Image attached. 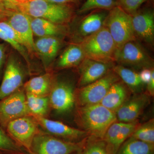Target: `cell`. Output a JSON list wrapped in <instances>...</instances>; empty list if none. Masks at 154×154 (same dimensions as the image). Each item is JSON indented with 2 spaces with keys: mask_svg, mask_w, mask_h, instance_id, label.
I'll use <instances>...</instances> for the list:
<instances>
[{
  "mask_svg": "<svg viewBox=\"0 0 154 154\" xmlns=\"http://www.w3.org/2000/svg\"><path fill=\"white\" fill-rule=\"evenodd\" d=\"M0 149L15 154H25L28 152L9 137L1 128Z\"/></svg>",
  "mask_w": 154,
  "mask_h": 154,
  "instance_id": "29",
  "label": "cell"
},
{
  "mask_svg": "<svg viewBox=\"0 0 154 154\" xmlns=\"http://www.w3.org/2000/svg\"><path fill=\"white\" fill-rule=\"evenodd\" d=\"M26 96L27 105L31 115L45 117L49 108V97L35 96L28 93H26Z\"/></svg>",
  "mask_w": 154,
  "mask_h": 154,
  "instance_id": "26",
  "label": "cell"
},
{
  "mask_svg": "<svg viewBox=\"0 0 154 154\" xmlns=\"http://www.w3.org/2000/svg\"><path fill=\"white\" fill-rule=\"evenodd\" d=\"M152 69H143L139 73L141 80L145 85H146L150 80Z\"/></svg>",
  "mask_w": 154,
  "mask_h": 154,
  "instance_id": "35",
  "label": "cell"
},
{
  "mask_svg": "<svg viewBox=\"0 0 154 154\" xmlns=\"http://www.w3.org/2000/svg\"><path fill=\"white\" fill-rule=\"evenodd\" d=\"M140 124L138 120L128 123L116 121L111 125L102 139L108 154H116L122 144L132 135Z\"/></svg>",
  "mask_w": 154,
  "mask_h": 154,
  "instance_id": "12",
  "label": "cell"
},
{
  "mask_svg": "<svg viewBox=\"0 0 154 154\" xmlns=\"http://www.w3.org/2000/svg\"><path fill=\"white\" fill-rule=\"evenodd\" d=\"M0 38L9 43L12 47L14 48V49L17 50L19 53L21 54V55H22L23 57H25V59L27 60L28 58H27L26 48L23 45L17 43L16 42L12 41V40L10 39L6 35L5 33H4L1 29H0Z\"/></svg>",
  "mask_w": 154,
  "mask_h": 154,
  "instance_id": "33",
  "label": "cell"
},
{
  "mask_svg": "<svg viewBox=\"0 0 154 154\" xmlns=\"http://www.w3.org/2000/svg\"><path fill=\"white\" fill-rule=\"evenodd\" d=\"M75 120L88 136L102 140L107 130L117 121L116 113L100 104L77 107Z\"/></svg>",
  "mask_w": 154,
  "mask_h": 154,
  "instance_id": "1",
  "label": "cell"
},
{
  "mask_svg": "<svg viewBox=\"0 0 154 154\" xmlns=\"http://www.w3.org/2000/svg\"><path fill=\"white\" fill-rule=\"evenodd\" d=\"M75 91L72 85L66 81L53 83L49 94L50 105L60 114L68 113L75 104Z\"/></svg>",
  "mask_w": 154,
  "mask_h": 154,
  "instance_id": "11",
  "label": "cell"
},
{
  "mask_svg": "<svg viewBox=\"0 0 154 154\" xmlns=\"http://www.w3.org/2000/svg\"><path fill=\"white\" fill-rule=\"evenodd\" d=\"M150 97L145 92L132 94L116 112L117 121L128 123L138 121L150 104Z\"/></svg>",
  "mask_w": 154,
  "mask_h": 154,
  "instance_id": "13",
  "label": "cell"
},
{
  "mask_svg": "<svg viewBox=\"0 0 154 154\" xmlns=\"http://www.w3.org/2000/svg\"><path fill=\"white\" fill-rule=\"evenodd\" d=\"M83 153V150L82 151H80L76 152H75L74 153H73L72 154H82Z\"/></svg>",
  "mask_w": 154,
  "mask_h": 154,
  "instance_id": "40",
  "label": "cell"
},
{
  "mask_svg": "<svg viewBox=\"0 0 154 154\" xmlns=\"http://www.w3.org/2000/svg\"><path fill=\"white\" fill-rule=\"evenodd\" d=\"M114 66V63H106L85 58L79 65V88L88 85L101 79L112 70Z\"/></svg>",
  "mask_w": 154,
  "mask_h": 154,
  "instance_id": "14",
  "label": "cell"
},
{
  "mask_svg": "<svg viewBox=\"0 0 154 154\" xmlns=\"http://www.w3.org/2000/svg\"><path fill=\"white\" fill-rule=\"evenodd\" d=\"M120 80L113 69L101 79L75 91V104L78 107L99 104L110 87Z\"/></svg>",
  "mask_w": 154,
  "mask_h": 154,
  "instance_id": "5",
  "label": "cell"
},
{
  "mask_svg": "<svg viewBox=\"0 0 154 154\" xmlns=\"http://www.w3.org/2000/svg\"><path fill=\"white\" fill-rule=\"evenodd\" d=\"M146 0H119V6L125 12L132 16Z\"/></svg>",
  "mask_w": 154,
  "mask_h": 154,
  "instance_id": "31",
  "label": "cell"
},
{
  "mask_svg": "<svg viewBox=\"0 0 154 154\" xmlns=\"http://www.w3.org/2000/svg\"><path fill=\"white\" fill-rule=\"evenodd\" d=\"M146 143L154 144V119L140 124L130 137Z\"/></svg>",
  "mask_w": 154,
  "mask_h": 154,
  "instance_id": "27",
  "label": "cell"
},
{
  "mask_svg": "<svg viewBox=\"0 0 154 154\" xmlns=\"http://www.w3.org/2000/svg\"><path fill=\"white\" fill-rule=\"evenodd\" d=\"M154 144L130 137L122 144L116 154H154Z\"/></svg>",
  "mask_w": 154,
  "mask_h": 154,
  "instance_id": "24",
  "label": "cell"
},
{
  "mask_svg": "<svg viewBox=\"0 0 154 154\" xmlns=\"http://www.w3.org/2000/svg\"><path fill=\"white\" fill-rule=\"evenodd\" d=\"M60 45V41L55 36H48L39 37L35 42L34 48L46 66L57 55Z\"/></svg>",
  "mask_w": 154,
  "mask_h": 154,
  "instance_id": "19",
  "label": "cell"
},
{
  "mask_svg": "<svg viewBox=\"0 0 154 154\" xmlns=\"http://www.w3.org/2000/svg\"><path fill=\"white\" fill-rule=\"evenodd\" d=\"M85 58L79 44L71 45L60 57L57 66L59 69H65L78 66Z\"/></svg>",
  "mask_w": 154,
  "mask_h": 154,
  "instance_id": "23",
  "label": "cell"
},
{
  "mask_svg": "<svg viewBox=\"0 0 154 154\" xmlns=\"http://www.w3.org/2000/svg\"><path fill=\"white\" fill-rule=\"evenodd\" d=\"M1 5H0V7H1ZM0 9H1V8H0Z\"/></svg>",
  "mask_w": 154,
  "mask_h": 154,
  "instance_id": "43",
  "label": "cell"
},
{
  "mask_svg": "<svg viewBox=\"0 0 154 154\" xmlns=\"http://www.w3.org/2000/svg\"><path fill=\"white\" fill-rule=\"evenodd\" d=\"M118 6L116 0H87L79 11L82 14L95 9H112Z\"/></svg>",
  "mask_w": 154,
  "mask_h": 154,
  "instance_id": "30",
  "label": "cell"
},
{
  "mask_svg": "<svg viewBox=\"0 0 154 154\" xmlns=\"http://www.w3.org/2000/svg\"><path fill=\"white\" fill-rule=\"evenodd\" d=\"M4 56H5V53H4V47L2 45L0 44V68L2 64Z\"/></svg>",
  "mask_w": 154,
  "mask_h": 154,
  "instance_id": "38",
  "label": "cell"
},
{
  "mask_svg": "<svg viewBox=\"0 0 154 154\" xmlns=\"http://www.w3.org/2000/svg\"><path fill=\"white\" fill-rule=\"evenodd\" d=\"M131 16L136 37L150 45L154 42V14L152 10L136 13Z\"/></svg>",
  "mask_w": 154,
  "mask_h": 154,
  "instance_id": "15",
  "label": "cell"
},
{
  "mask_svg": "<svg viewBox=\"0 0 154 154\" xmlns=\"http://www.w3.org/2000/svg\"><path fill=\"white\" fill-rule=\"evenodd\" d=\"M30 20L33 34L38 37L56 36L60 33L58 25L46 19L30 17Z\"/></svg>",
  "mask_w": 154,
  "mask_h": 154,
  "instance_id": "25",
  "label": "cell"
},
{
  "mask_svg": "<svg viewBox=\"0 0 154 154\" xmlns=\"http://www.w3.org/2000/svg\"><path fill=\"white\" fill-rule=\"evenodd\" d=\"M113 70L129 88L132 94L144 92L145 85L141 80L139 73L119 64L115 65L113 68Z\"/></svg>",
  "mask_w": 154,
  "mask_h": 154,
  "instance_id": "20",
  "label": "cell"
},
{
  "mask_svg": "<svg viewBox=\"0 0 154 154\" xmlns=\"http://www.w3.org/2000/svg\"><path fill=\"white\" fill-rule=\"evenodd\" d=\"M52 75L48 73L35 77L25 84L24 90L26 93L39 96H47L52 88Z\"/></svg>",
  "mask_w": 154,
  "mask_h": 154,
  "instance_id": "21",
  "label": "cell"
},
{
  "mask_svg": "<svg viewBox=\"0 0 154 154\" xmlns=\"http://www.w3.org/2000/svg\"><path fill=\"white\" fill-rule=\"evenodd\" d=\"M38 126L31 115L14 119L7 125L8 132L14 140L30 154L33 139L40 132Z\"/></svg>",
  "mask_w": 154,
  "mask_h": 154,
  "instance_id": "8",
  "label": "cell"
},
{
  "mask_svg": "<svg viewBox=\"0 0 154 154\" xmlns=\"http://www.w3.org/2000/svg\"><path fill=\"white\" fill-rule=\"evenodd\" d=\"M11 14L8 23L17 33L26 50L31 52L35 51V42L30 17L19 11H15Z\"/></svg>",
  "mask_w": 154,
  "mask_h": 154,
  "instance_id": "16",
  "label": "cell"
},
{
  "mask_svg": "<svg viewBox=\"0 0 154 154\" xmlns=\"http://www.w3.org/2000/svg\"><path fill=\"white\" fill-rule=\"evenodd\" d=\"M107 16L105 12H97L85 17L79 28V33L82 37V40L103 28Z\"/></svg>",
  "mask_w": 154,
  "mask_h": 154,
  "instance_id": "22",
  "label": "cell"
},
{
  "mask_svg": "<svg viewBox=\"0 0 154 154\" xmlns=\"http://www.w3.org/2000/svg\"><path fill=\"white\" fill-rule=\"evenodd\" d=\"M16 3H22L24 2H28L29 0H14Z\"/></svg>",
  "mask_w": 154,
  "mask_h": 154,
  "instance_id": "39",
  "label": "cell"
},
{
  "mask_svg": "<svg viewBox=\"0 0 154 154\" xmlns=\"http://www.w3.org/2000/svg\"><path fill=\"white\" fill-rule=\"evenodd\" d=\"M0 154H3L2 153H0Z\"/></svg>",
  "mask_w": 154,
  "mask_h": 154,
  "instance_id": "42",
  "label": "cell"
},
{
  "mask_svg": "<svg viewBox=\"0 0 154 154\" xmlns=\"http://www.w3.org/2000/svg\"><path fill=\"white\" fill-rule=\"evenodd\" d=\"M0 29L2 30L8 38L12 41L16 42L17 43L23 45L20 38L8 23L5 22H0Z\"/></svg>",
  "mask_w": 154,
  "mask_h": 154,
  "instance_id": "32",
  "label": "cell"
},
{
  "mask_svg": "<svg viewBox=\"0 0 154 154\" xmlns=\"http://www.w3.org/2000/svg\"><path fill=\"white\" fill-rule=\"evenodd\" d=\"M50 2L59 4H66V3L75 2L77 0H44Z\"/></svg>",
  "mask_w": 154,
  "mask_h": 154,
  "instance_id": "37",
  "label": "cell"
},
{
  "mask_svg": "<svg viewBox=\"0 0 154 154\" xmlns=\"http://www.w3.org/2000/svg\"><path fill=\"white\" fill-rule=\"evenodd\" d=\"M79 44L86 58L106 63L115 62L117 48L105 26L83 38Z\"/></svg>",
  "mask_w": 154,
  "mask_h": 154,
  "instance_id": "3",
  "label": "cell"
},
{
  "mask_svg": "<svg viewBox=\"0 0 154 154\" xmlns=\"http://www.w3.org/2000/svg\"><path fill=\"white\" fill-rule=\"evenodd\" d=\"M82 154H86L85 153V152H83V153H82Z\"/></svg>",
  "mask_w": 154,
  "mask_h": 154,
  "instance_id": "41",
  "label": "cell"
},
{
  "mask_svg": "<svg viewBox=\"0 0 154 154\" xmlns=\"http://www.w3.org/2000/svg\"><path fill=\"white\" fill-rule=\"evenodd\" d=\"M146 94L150 97H154V69H152L151 76L149 82L146 85Z\"/></svg>",
  "mask_w": 154,
  "mask_h": 154,
  "instance_id": "34",
  "label": "cell"
},
{
  "mask_svg": "<svg viewBox=\"0 0 154 154\" xmlns=\"http://www.w3.org/2000/svg\"><path fill=\"white\" fill-rule=\"evenodd\" d=\"M16 3L14 0H0V5L11 12H14Z\"/></svg>",
  "mask_w": 154,
  "mask_h": 154,
  "instance_id": "36",
  "label": "cell"
},
{
  "mask_svg": "<svg viewBox=\"0 0 154 154\" xmlns=\"http://www.w3.org/2000/svg\"><path fill=\"white\" fill-rule=\"evenodd\" d=\"M14 10L31 17L46 19L58 25L68 22L72 15L71 8L66 4H55L44 0L17 3Z\"/></svg>",
  "mask_w": 154,
  "mask_h": 154,
  "instance_id": "2",
  "label": "cell"
},
{
  "mask_svg": "<svg viewBox=\"0 0 154 154\" xmlns=\"http://www.w3.org/2000/svg\"><path fill=\"white\" fill-rule=\"evenodd\" d=\"M132 94L120 79L112 85L99 104L116 113Z\"/></svg>",
  "mask_w": 154,
  "mask_h": 154,
  "instance_id": "18",
  "label": "cell"
},
{
  "mask_svg": "<svg viewBox=\"0 0 154 154\" xmlns=\"http://www.w3.org/2000/svg\"><path fill=\"white\" fill-rule=\"evenodd\" d=\"M31 116L39 126L51 135L61 139L71 142L80 143L88 136V134L82 130L72 127L60 122L51 120L43 116Z\"/></svg>",
  "mask_w": 154,
  "mask_h": 154,
  "instance_id": "10",
  "label": "cell"
},
{
  "mask_svg": "<svg viewBox=\"0 0 154 154\" xmlns=\"http://www.w3.org/2000/svg\"><path fill=\"white\" fill-rule=\"evenodd\" d=\"M23 79L24 75L21 67L14 59H11L7 64L0 87V101L19 89Z\"/></svg>",
  "mask_w": 154,
  "mask_h": 154,
  "instance_id": "17",
  "label": "cell"
},
{
  "mask_svg": "<svg viewBox=\"0 0 154 154\" xmlns=\"http://www.w3.org/2000/svg\"><path fill=\"white\" fill-rule=\"evenodd\" d=\"M115 62L137 69L154 68V60L137 40L126 42L116 50Z\"/></svg>",
  "mask_w": 154,
  "mask_h": 154,
  "instance_id": "7",
  "label": "cell"
},
{
  "mask_svg": "<svg viewBox=\"0 0 154 154\" xmlns=\"http://www.w3.org/2000/svg\"><path fill=\"white\" fill-rule=\"evenodd\" d=\"M104 26L109 30L117 49L126 42L137 40L133 28L131 15L119 6L111 9L105 20Z\"/></svg>",
  "mask_w": 154,
  "mask_h": 154,
  "instance_id": "4",
  "label": "cell"
},
{
  "mask_svg": "<svg viewBox=\"0 0 154 154\" xmlns=\"http://www.w3.org/2000/svg\"><path fill=\"white\" fill-rule=\"evenodd\" d=\"M85 140L80 143L71 142L40 132L33 139L31 154L74 153L82 150Z\"/></svg>",
  "mask_w": 154,
  "mask_h": 154,
  "instance_id": "6",
  "label": "cell"
},
{
  "mask_svg": "<svg viewBox=\"0 0 154 154\" xmlns=\"http://www.w3.org/2000/svg\"><path fill=\"white\" fill-rule=\"evenodd\" d=\"M83 151L86 154H108L102 140L89 136L84 141Z\"/></svg>",
  "mask_w": 154,
  "mask_h": 154,
  "instance_id": "28",
  "label": "cell"
},
{
  "mask_svg": "<svg viewBox=\"0 0 154 154\" xmlns=\"http://www.w3.org/2000/svg\"><path fill=\"white\" fill-rule=\"evenodd\" d=\"M25 90L19 89L0 101V123L7 126L10 122L30 116Z\"/></svg>",
  "mask_w": 154,
  "mask_h": 154,
  "instance_id": "9",
  "label": "cell"
}]
</instances>
